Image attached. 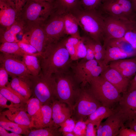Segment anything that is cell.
<instances>
[{"label": "cell", "mask_w": 136, "mask_h": 136, "mask_svg": "<svg viewBox=\"0 0 136 136\" xmlns=\"http://www.w3.org/2000/svg\"><path fill=\"white\" fill-rule=\"evenodd\" d=\"M63 39L49 43L44 53L39 57L41 72L44 75L50 76L64 72L70 69L73 61Z\"/></svg>", "instance_id": "obj_1"}, {"label": "cell", "mask_w": 136, "mask_h": 136, "mask_svg": "<svg viewBox=\"0 0 136 136\" xmlns=\"http://www.w3.org/2000/svg\"><path fill=\"white\" fill-rule=\"evenodd\" d=\"M71 13L86 36L97 42L104 41V16L99 9L85 10L81 7Z\"/></svg>", "instance_id": "obj_2"}, {"label": "cell", "mask_w": 136, "mask_h": 136, "mask_svg": "<svg viewBox=\"0 0 136 136\" xmlns=\"http://www.w3.org/2000/svg\"><path fill=\"white\" fill-rule=\"evenodd\" d=\"M53 5L45 1L27 0L17 19L24 25H42L54 10Z\"/></svg>", "instance_id": "obj_3"}, {"label": "cell", "mask_w": 136, "mask_h": 136, "mask_svg": "<svg viewBox=\"0 0 136 136\" xmlns=\"http://www.w3.org/2000/svg\"><path fill=\"white\" fill-rule=\"evenodd\" d=\"M53 75L56 82L57 99L67 104L73 111L81 88L80 84L70 69L64 72Z\"/></svg>", "instance_id": "obj_4"}, {"label": "cell", "mask_w": 136, "mask_h": 136, "mask_svg": "<svg viewBox=\"0 0 136 136\" xmlns=\"http://www.w3.org/2000/svg\"><path fill=\"white\" fill-rule=\"evenodd\" d=\"M32 92V97L38 99L42 105H52L57 100L56 96V84L52 75H45L42 72L38 75L29 76Z\"/></svg>", "instance_id": "obj_5"}, {"label": "cell", "mask_w": 136, "mask_h": 136, "mask_svg": "<svg viewBox=\"0 0 136 136\" xmlns=\"http://www.w3.org/2000/svg\"><path fill=\"white\" fill-rule=\"evenodd\" d=\"M87 86L96 99L105 106L112 108L121 98L117 90L100 75L92 78Z\"/></svg>", "instance_id": "obj_6"}, {"label": "cell", "mask_w": 136, "mask_h": 136, "mask_svg": "<svg viewBox=\"0 0 136 136\" xmlns=\"http://www.w3.org/2000/svg\"><path fill=\"white\" fill-rule=\"evenodd\" d=\"M70 69L77 81L84 87L92 78L100 76L104 69L95 59L86 60L82 59L79 61H73Z\"/></svg>", "instance_id": "obj_7"}, {"label": "cell", "mask_w": 136, "mask_h": 136, "mask_svg": "<svg viewBox=\"0 0 136 136\" xmlns=\"http://www.w3.org/2000/svg\"><path fill=\"white\" fill-rule=\"evenodd\" d=\"M102 105L89 89L87 85L81 86L73 109L72 117L76 120H83Z\"/></svg>", "instance_id": "obj_8"}, {"label": "cell", "mask_w": 136, "mask_h": 136, "mask_svg": "<svg viewBox=\"0 0 136 136\" xmlns=\"http://www.w3.org/2000/svg\"><path fill=\"white\" fill-rule=\"evenodd\" d=\"M103 13L132 22L136 21V12L131 0H106L98 9Z\"/></svg>", "instance_id": "obj_9"}, {"label": "cell", "mask_w": 136, "mask_h": 136, "mask_svg": "<svg viewBox=\"0 0 136 136\" xmlns=\"http://www.w3.org/2000/svg\"><path fill=\"white\" fill-rule=\"evenodd\" d=\"M103 14L104 22V43L111 39L122 38L127 32L132 30L133 22Z\"/></svg>", "instance_id": "obj_10"}, {"label": "cell", "mask_w": 136, "mask_h": 136, "mask_svg": "<svg viewBox=\"0 0 136 136\" xmlns=\"http://www.w3.org/2000/svg\"><path fill=\"white\" fill-rule=\"evenodd\" d=\"M64 14L54 10L41 25L50 43L59 41L64 38Z\"/></svg>", "instance_id": "obj_11"}, {"label": "cell", "mask_w": 136, "mask_h": 136, "mask_svg": "<svg viewBox=\"0 0 136 136\" xmlns=\"http://www.w3.org/2000/svg\"><path fill=\"white\" fill-rule=\"evenodd\" d=\"M128 120L126 115L118 108L115 112L101 123L97 129V136H118Z\"/></svg>", "instance_id": "obj_12"}, {"label": "cell", "mask_w": 136, "mask_h": 136, "mask_svg": "<svg viewBox=\"0 0 136 136\" xmlns=\"http://www.w3.org/2000/svg\"><path fill=\"white\" fill-rule=\"evenodd\" d=\"M24 26L22 38L37 49L40 56L50 43L42 25H33Z\"/></svg>", "instance_id": "obj_13"}, {"label": "cell", "mask_w": 136, "mask_h": 136, "mask_svg": "<svg viewBox=\"0 0 136 136\" xmlns=\"http://www.w3.org/2000/svg\"><path fill=\"white\" fill-rule=\"evenodd\" d=\"M22 59L1 53L0 66L4 67L11 77L29 76L30 75Z\"/></svg>", "instance_id": "obj_14"}, {"label": "cell", "mask_w": 136, "mask_h": 136, "mask_svg": "<svg viewBox=\"0 0 136 136\" xmlns=\"http://www.w3.org/2000/svg\"><path fill=\"white\" fill-rule=\"evenodd\" d=\"M100 75L113 85L120 93L127 91L130 78L123 76L115 70L108 66Z\"/></svg>", "instance_id": "obj_15"}, {"label": "cell", "mask_w": 136, "mask_h": 136, "mask_svg": "<svg viewBox=\"0 0 136 136\" xmlns=\"http://www.w3.org/2000/svg\"><path fill=\"white\" fill-rule=\"evenodd\" d=\"M25 104L15 105L1 113L10 121L19 124L30 126L31 120L25 108Z\"/></svg>", "instance_id": "obj_16"}, {"label": "cell", "mask_w": 136, "mask_h": 136, "mask_svg": "<svg viewBox=\"0 0 136 136\" xmlns=\"http://www.w3.org/2000/svg\"><path fill=\"white\" fill-rule=\"evenodd\" d=\"M117 108L126 115L129 122L136 117V89L122 93Z\"/></svg>", "instance_id": "obj_17"}, {"label": "cell", "mask_w": 136, "mask_h": 136, "mask_svg": "<svg viewBox=\"0 0 136 136\" xmlns=\"http://www.w3.org/2000/svg\"><path fill=\"white\" fill-rule=\"evenodd\" d=\"M109 66L118 71L123 76L130 78L136 73V57L110 62Z\"/></svg>", "instance_id": "obj_18"}, {"label": "cell", "mask_w": 136, "mask_h": 136, "mask_svg": "<svg viewBox=\"0 0 136 136\" xmlns=\"http://www.w3.org/2000/svg\"><path fill=\"white\" fill-rule=\"evenodd\" d=\"M52 106L53 121L54 124L59 126L60 124L72 115V110L65 103L56 100L53 102Z\"/></svg>", "instance_id": "obj_19"}, {"label": "cell", "mask_w": 136, "mask_h": 136, "mask_svg": "<svg viewBox=\"0 0 136 136\" xmlns=\"http://www.w3.org/2000/svg\"><path fill=\"white\" fill-rule=\"evenodd\" d=\"M29 76H11V80L9 83L11 88L27 100L32 95Z\"/></svg>", "instance_id": "obj_20"}, {"label": "cell", "mask_w": 136, "mask_h": 136, "mask_svg": "<svg viewBox=\"0 0 136 136\" xmlns=\"http://www.w3.org/2000/svg\"><path fill=\"white\" fill-rule=\"evenodd\" d=\"M24 31V25L17 19L15 22L9 28L5 29L1 27V44L5 42H18L19 40L17 39L16 35L19 33L23 35Z\"/></svg>", "instance_id": "obj_21"}, {"label": "cell", "mask_w": 136, "mask_h": 136, "mask_svg": "<svg viewBox=\"0 0 136 136\" xmlns=\"http://www.w3.org/2000/svg\"><path fill=\"white\" fill-rule=\"evenodd\" d=\"M52 118V105H42L40 114L31 122L30 128H40L54 124Z\"/></svg>", "instance_id": "obj_22"}, {"label": "cell", "mask_w": 136, "mask_h": 136, "mask_svg": "<svg viewBox=\"0 0 136 136\" xmlns=\"http://www.w3.org/2000/svg\"><path fill=\"white\" fill-rule=\"evenodd\" d=\"M0 23L2 28L7 29L16 21L17 12L15 9L6 2L0 1Z\"/></svg>", "instance_id": "obj_23"}, {"label": "cell", "mask_w": 136, "mask_h": 136, "mask_svg": "<svg viewBox=\"0 0 136 136\" xmlns=\"http://www.w3.org/2000/svg\"><path fill=\"white\" fill-rule=\"evenodd\" d=\"M104 47L105 48V52L101 66L104 69L108 66L109 63L110 62L135 55L132 54L126 53L117 47L108 45Z\"/></svg>", "instance_id": "obj_24"}, {"label": "cell", "mask_w": 136, "mask_h": 136, "mask_svg": "<svg viewBox=\"0 0 136 136\" xmlns=\"http://www.w3.org/2000/svg\"><path fill=\"white\" fill-rule=\"evenodd\" d=\"M116 110L102 105L89 115L85 121L93 123L97 129L102 120L113 114Z\"/></svg>", "instance_id": "obj_25"}, {"label": "cell", "mask_w": 136, "mask_h": 136, "mask_svg": "<svg viewBox=\"0 0 136 136\" xmlns=\"http://www.w3.org/2000/svg\"><path fill=\"white\" fill-rule=\"evenodd\" d=\"M0 126L7 130L25 136L27 134L30 128L28 126L19 124L10 121L1 113L0 114Z\"/></svg>", "instance_id": "obj_26"}, {"label": "cell", "mask_w": 136, "mask_h": 136, "mask_svg": "<svg viewBox=\"0 0 136 136\" xmlns=\"http://www.w3.org/2000/svg\"><path fill=\"white\" fill-rule=\"evenodd\" d=\"M64 29L66 35L81 39L77 20L71 13L65 14L64 16Z\"/></svg>", "instance_id": "obj_27"}, {"label": "cell", "mask_w": 136, "mask_h": 136, "mask_svg": "<svg viewBox=\"0 0 136 136\" xmlns=\"http://www.w3.org/2000/svg\"><path fill=\"white\" fill-rule=\"evenodd\" d=\"M53 5L55 10L64 14L81 7L80 0H55Z\"/></svg>", "instance_id": "obj_28"}, {"label": "cell", "mask_w": 136, "mask_h": 136, "mask_svg": "<svg viewBox=\"0 0 136 136\" xmlns=\"http://www.w3.org/2000/svg\"><path fill=\"white\" fill-rule=\"evenodd\" d=\"M22 59L30 75L36 76L41 72V69L39 57L25 54Z\"/></svg>", "instance_id": "obj_29"}, {"label": "cell", "mask_w": 136, "mask_h": 136, "mask_svg": "<svg viewBox=\"0 0 136 136\" xmlns=\"http://www.w3.org/2000/svg\"><path fill=\"white\" fill-rule=\"evenodd\" d=\"M59 126L55 124L51 126L40 128H30L26 136H61Z\"/></svg>", "instance_id": "obj_30"}, {"label": "cell", "mask_w": 136, "mask_h": 136, "mask_svg": "<svg viewBox=\"0 0 136 136\" xmlns=\"http://www.w3.org/2000/svg\"><path fill=\"white\" fill-rule=\"evenodd\" d=\"M0 93L14 104H25L28 100L11 88L9 84L5 87L0 88Z\"/></svg>", "instance_id": "obj_31"}, {"label": "cell", "mask_w": 136, "mask_h": 136, "mask_svg": "<svg viewBox=\"0 0 136 136\" xmlns=\"http://www.w3.org/2000/svg\"><path fill=\"white\" fill-rule=\"evenodd\" d=\"M0 51L3 54L22 59L26 54L17 43L15 42H5L1 43Z\"/></svg>", "instance_id": "obj_32"}, {"label": "cell", "mask_w": 136, "mask_h": 136, "mask_svg": "<svg viewBox=\"0 0 136 136\" xmlns=\"http://www.w3.org/2000/svg\"><path fill=\"white\" fill-rule=\"evenodd\" d=\"M42 105L39 100L35 97H31L28 100L25 108L31 121L40 114Z\"/></svg>", "instance_id": "obj_33"}, {"label": "cell", "mask_w": 136, "mask_h": 136, "mask_svg": "<svg viewBox=\"0 0 136 136\" xmlns=\"http://www.w3.org/2000/svg\"><path fill=\"white\" fill-rule=\"evenodd\" d=\"M63 42L72 61L77 60L76 49L80 39L71 36L63 39Z\"/></svg>", "instance_id": "obj_34"}, {"label": "cell", "mask_w": 136, "mask_h": 136, "mask_svg": "<svg viewBox=\"0 0 136 136\" xmlns=\"http://www.w3.org/2000/svg\"><path fill=\"white\" fill-rule=\"evenodd\" d=\"M89 38L93 49L95 59L99 65L101 66V62L104 58L105 48L101 43L95 41Z\"/></svg>", "instance_id": "obj_35"}, {"label": "cell", "mask_w": 136, "mask_h": 136, "mask_svg": "<svg viewBox=\"0 0 136 136\" xmlns=\"http://www.w3.org/2000/svg\"><path fill=\"white\" fill-rule=\"evenodd\" d=\"M17 43L26 54L35 55L39 57L40 56L37 49L24 38H22L21 40Z\"/></svg>", "instance_id": "obj_36"}, {"label": "cell", "mask_w": 136, "mask_h": 136, "mask_svg": "<svg viewBox=\"0 0 136 136\" xmlns=\"http://www.w3.org/2000/svg\"><path fill=\"white\" fill-rule=\"evenodd\" d=\"M77 121L71 117L66 119L59 125V130L61 132H73Z\"/></svg>", "instance_id": "obj_37"}, {"label": "cell", "mask_w": 136, "mask_h": 136, "mask_svg": "<svg viewBox=\"0 0 136 136\" xmlns=\"http://www.w3.org/2000/svg\"><path fill=\"white\" fill-rule=\"evenodd\" d=\"M81 6L84 9H98L102 3V0H80Z\"/></svg>", "instance_id": "obj_38"}, {"label": "cell", "mask_w": 136, "mask_h": 136, "mask_svg": "<svg viewBox=\"0 0 136 136\" xmlns=\"http://www.w3.org/2000/svg\"><path fill=\"white\" fill-rule=\"evenodd\" d=\"M87 124L83 120L77 121L73 132L76 136H86Z\"/></svg>", "instance_id": "obj_39"}, {"label": "cell", "mask_w": 136, "mask_h": 136, "mask_svg": "<svg viewBox=\"0 0 136 136\" xmlns=\"http://www.w3.org/2000/svg\"><path fill=\"white\" fill-rule=\"evenodd\" d=\"M87 53V49L83 37H82L77 46L76 56L77 60L84 58Z\"/></svg>", "instance_id": "obj_40"}, {"label": "cell", "mask_w": 136, "mask_h": 136, "mask_svg": "<svg viewBox=\"0 0 136 136\" xmlns=\"http://www.w3.org/2000/svg\"><path fill=\"white\" fill-rule=\"evenodd\" d=\"M9 74L4 67H0V88L6 86L9 82L8 81Z\"/></svg>", "instance_id": "obj_41"}, {"label": "cell", "mask_w": 136, "mask_h": 136, "mask_svg": "<svg viewBox=\"0 0 136 136\" xmlns=\"http://www.w3.org/2000/svg\"><path fill=\"white\" fill-rule=\"evenodd\" d=\"M124 39L134 49H136V33L132 30L129 31L123 37Z\"/></svg>", "instance_id": "obj_42"}, {"label": "cell", "mask_w": 136, "mask_h": 136, "mask_svg": "<svg viewBox=\"0 0 136 136\" xmlns=\"http://www.w3.org/2000/svg\"><path fill=\"white\" fill-rule=\"evenodd\" d=\"M87 124L86 136H97V129L93 123L85 121Z\"/></svg>", "instance_id": "obj_43"}, {"label": "cell", "mask_w": 136, "mask_h": 136, "mask_svg": "<svg viewBox=\"0 0 136 136\" xmlns=\"http://www.w3.org/2000/svg\"><path fill=\"white\" fill-rule=\"evenodd\" d=\"M118 136H136V132L125 126L121 129Z\"/></svg>", "instance_id": "obj_44"}, {"label": "cell", "mask_w": 136, "mask_h": 136, "mask_svg": "<svg viewBox=\"0 0 136 136\" xmlns=\"http://www.w3.org/2000/svg\"><path fill=\"white\" fill-rule=\"evenodd\" d=\"M9 100L4 96L0 93V106L3 109H8L12 107L14 105L12 104L11 105H8V102Z\"/></svg>", "instance_id": "obj_45"}, {"label": "cell", "mask_w": 136, "mask_h": 136, "mask_svg": "<svg viewBox=\"0 0 136 136\" xmlns=\"http://www.w3.org/2000/svg\"><path fill=\"white\" fill-rule=\"evenodd\" d=\"M27 0H15V7L17 14L25 5Z\"/></svg>", "instance_id": "obj_46"}, {"label": "cell", "mask_w": 136, "mask_h": 136, "mask_svg": "<svg viewBox=\"0 0 136 136\" xmlns=\"http://www.w3.org/2000/svg\"><path fill=\"white\" fill-rule=\"evenodd\" d=\"M6 130L1 126H0V136H20L21 135L14 133L12 132L9 133Z\"/></svg>", "instance_id": "obj_47"}, {"label": "cell", "mask_w": 136, "mask_h": 136, "mask_svg": "<svg viewBox=\"0 0 136 136\" xmlns=\"http://www.w3.org/2000/svg\"><path fill=\"white\" fill-rule=\"evenodd\" d=\"M133 78L130 80L127 91L130 92L136 89V73Z\"/></svg>", "instance_id": "obj_48"}, {"label": "cell", "mask_w": 136, "mask_h": 136, "mask_svg": "<svg viewBox=\"0 0 136 136\" xmlns=\"http://www.w3.org/2000/svg\"><path fill=\"white\" fill-rule=\"evenodd\" d=\"M125 123V127L131 128L136 132V117L131 121Z\"/></svg>", "instance_id": "obj_49"}, {"label": "cell", "mask_w": 136, "mask_h": 136, "mask_svg": "<svg viewBox=\"0 0 136 136\" xmlns=\"http://www.w3.org/2000/svg\"><path fill=\"white\" fill-rule=\"evenodd\" d=\"M62 133L63 136H76L73 132H63Z\"/></svg>", "instance_id": "obj_50"}, {"label": "cell", "mask_w": 136, "mask_h": 136, "mask_svg": "<svg viewBox=\"0 0 136 136\" xmlns=\"http://www.w3.org/2000/svg\"><path fill=\"white\" fill-rule=\"evenodd\" d=\"M133 8L136 12V0H131Z\"/></svg>", "instance_id": "obj_51"}, {"label": "cell", "mask_w": 136, "mask_h": 136, "mask_svg": "<svg viewBox=\"0 0 136 136\" xmlns=\"http://www.w3.org/2000/svg\"><path fill=\"white\" fill-rule=\"evenodd\" d=\"M132 30L136 33V21L133 22V28Z\"/></svg>", "instance_id": "obj_52"}, {"label": "cell", "mask_w": 136, "mask_h": 136, "mask_svg": "<svg viewBox=\"0 0 136 136\" xmlns=\"http://www.w3.org/2000/svg\"><path fill=\"white\" fill-rule=\"evenodd\" d=\"M39 1H46L50 3L51 4L53 5L55 0H37Z\"/></svg>", "instance_id": "obj_53"}, {"label": "cell", "mask_w": 136, "mask_h": 136, "mask_svg": "<svg viewBox=\"0 0 136 136\" xmlns=\"http://www.w3.org/2000/svg\"><path fill=\"white\" fill-rule=\"evenodd\" d=\"M106 0H102V3L104 2Z\"/></svg>", "instance_id": "obj_54"}, {"label": "cell", "mask_w": 136, "mask_h": 136, "mask_svg": "<svg viewBox=\"0 0 136 136\" xmlns=\"http://www.w3.org/2000/svg\"><path fill=\"white\" fill-rule=\"evenodd\" d=\"M8 0H6L7 2V3H8Z\"/></svg>", "instance_id": "obj_55"}]
</instances>
